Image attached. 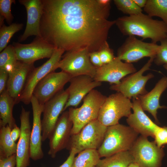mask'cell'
<instances>
[{
	"mask_svg": "<svg viewBox=\"0 0 167 167\" xmlns=\"http://www.w3.org/2000/svg\"><path fill=\"white\" fill-rule=\"evenodd\" d=\"M41 37L66 52L99 51L107 42L115 20L108 19L110 5L98 0H41Z\"/></svg>",
	"mask_w": 167,
	"mask_h": 167,
	"instance_id": "cell-1",
	"label": "cell"
},
{
	"mask_svg": "<svg viewBox=\"0 0 167 167\" xmlns=\"http://www.w3.org/2000/svg\"><path fill=\"white\" fill-rule=\"evenodd\" d=\"M115 20V24L124 36L150 39L152 42L156 44L166 38V24L143 13L120 17Z\"/></svg>",
	"mask_w": 167,
	"mask_h": 167,
	"instance_id": "cell-2",
	"label": "cell"
},
{
	"mask_svg": "<svg viewBox=\"0 0 167 167\" xmlns=\"http://www.w3.org/2000/svg\"><path fill=\"white\" fill-rule=\"evenodd\" d=\"M139 134L129 126L119 123L107 127L103 142L97 150L101 157L129 151Z\"/></svg>",
	"mask_w": 167,
	"mask_h": 167,
	"instance_id": "cell-3",
	"label": "cell"
},
{
	"mask_svg": "<svg viewBox=\"0 0 167 167\" xmlns=\"http://www.w3.org/2000/svg\"><path fill=\"white\" fill-rule=\"evenodd\" d=\"M106 97L94 89L84 98L80 107L68 108L69 118L73 123L71 135L78 133L87 124L98 119L100 109Z\"/></svg>",
	"mask_w": 167,
	"mask_h": 167,
	"instance_id": "cell-4",
	"label": "cell"
},
{
	"mask_svg": "<svg viewBox=\"0 0 167 167\" xmlns=\"http://www.w3.org/2000/svg\"><path fill=\"white\" fill-rule=\"evenodd\" d=\"M107 128L97 119L92 121L79 132L71 135L66 148L76 154L86 150H97L103 142Z\"/></svg>",
	"mask_w": 167,
	"mask_h": 167,
	"instance_id": "cell-5",
	"label": "cell"
},
{
	"mask_svg": "<svg viewBox=\"0 0 167 167\" xmlns=\"http://www.w3.org/2000/svg\"><path fill=\"white\" fill-rule=\"evenodd\" d=\"M132 107L130 99L117 92L107 97L100 109L97 119L107 127L118 124L121 118H127L131 114Z\"/></svg>",
	"mask_w": 167,
	"mask_h": 167,
	"instance_id": "cell-6",
	"label": "cell"
},
{
	"mask_svg": "<svg viewBox=\"0 0 167 167\" xmlns=\"http://www.w3.org/2000/svg\"><path fill=\"white\" fill-rule=\"evenodd\" d=\"M90 53L87 49L66 52L62 57L58 68L71 78L87 75L93 78L96 68L90 61Z\"/></svg>",
	"mask_w": 167,
	"mask_h": 167,
	"instance_id": "cell-7",
	"label": "cell"
},
{
	"mask_svg": "<svg viewBox=\"0 0 167 167\" xmlns=\"http://www.w3.org/2000/svg\"><path fill=\"white\" fill-rule=\"evenodd\" d=\"M154 58H150L147 62L138 71L124 77L118 84L112 85L110 89L123 94L131 99L143 95L148 92L145 86L147 81L154 77L152 73L143 75V73L150 69Z\"/></svg>",
	"mask_w": 167,
	"mask_h": 167,
	"instance_id": "cell-8",
	"label": "cell"
},
{
	"mask_svg": "<svg viewBox=\"0 0 167 167\" xmlns=\"http://www.w3.org/2000/svg\"><path fill=\"white\" fill-rule=\"evenodd\" d=\"M139 167H160L164 155L163 149L148 137H139L129 150Z\"/></svg>",
	"mask_w": 167,
	"mask_h": 167,
	"instance_id": "cell-9",
	"label": "cell"
},
{
	"mask_svg": "<svg viewBox=\"0 0 167 167\" xmlns=\"http://www.w3.org/2000/svg\"><path fill=\"white\" fill-rule=\"evenodd\" d=\"M160 47L152 42H145L135 36H128L118 49L117 57L125 62H137L145 57L154 58Z\"/></svg>",
	"mask_w": 167,
	"mask_h": 167,
	"instance_id": "cell-10",
	"label": "cell"
},
{
	"mask_svg": "<svg viewBox=\"0 0 167 167\" xmlns=\"http://www.w3.org/2000/svg\"><path fill=\"white\" fill-rule=\"evenodd\" d=\"M65 51L56 49L52 57L41 66L34 67L27 77L19 101L26 105L30 103L34 90L39 82L49 73L58 68L59 62Z\"/></svg>",
	"mask_w": 167,
	"mask_h": 167,
	"instance_id": "cell-11",
	"label": "cell"
},
{
	"mask_svg": "<svg viewBox=\"0 0 167 167\" xmlns=\"http://www.w3.org/2000/svg\"><path fill=\"white\" fill-rule=\"evenodd\" d=\"M18 61L29 64H34L38 60L50 58L56 49L41 37H37L30 43L22 44L14 42Z\"/></svg>",
	"mask_w": 167,
	"mask_h": 167,
	"instance_id": "cell-12",
	"label": "cell"
},
{
	"mask_svg": "<svg viewBox=\"0 0 167 167\" xmlns=\"http://www.w3.org/2000/svg\"><path fill=\"white\" fill-rule=\"evenodd\" d=\"M68 98L67 91L63 89L44 104L41 120L42 142L49 139Z\"/></svg>",
	"mask_w": 167,
	"mask_h": 167,
	"instance_id": "cell-13",
	"label": "cell"
},
{
	"mask_svg": "<svg viewBox=\"0 0 167 167\" xmlns=\"http://www.w3.org/2000/svg\"><path fill=\"white\" fill-rule=\"evenodd\" d=\"M71 78L63 71L51 72L39 82L34 90L33 95L40 103L44 104L63 90Z\"/></svg>",
	"mask_w": 167,
	"mask_h": 167,
	"instance_id": "cell-14",
	"label": "cell"
},
{
	"mask_svg": "<svg viewBox=\"0 0 167 167\" xmlns=\"http://www.w3.org/2000/svg\"><path fill=\"white\" fill-rule=\"evenodd\" d=\"M137 71L132 63L123 62L116 56L110 63L96 68L93 79L97 82H107L117 85L125 76Z\"/></svg>",
	"mask_w": 167,
	"mask_h": 167,
	"instance_id": "cell-15",
	"label": "cell"
},
{
	"mask_svg": "<svg viewBox=\"0 0 167 167\" xmlns=\"http://www.w3.org/2000/svg\"><path fill=\"white\" fill-rule=\"evenodd\" d=\"M73 126L68 111L62 112L58 118L50 136L48 154L53 158L57 153L66 148L70 137Z\"/></svg>",
	"mask_w": 167,
	"mask_h": 167,
	"instance_id": "cell-16",
	"label": "cell"
},
{
	"mask_svg": "<svg viewBox=\"0 0 167 167\" xmlns=\"http://www.w3.org/2000/svg\"><path fill=\"white\" fill-rule=\"evenodd\" d=\"M69 82V86L66 89L69 98L63 112L71 107H77L90 92L101 85V82L96 81L93 78L87 75L71 78Z\"/></svg>",
	"mask_w": 167,
	"mask_h": 167,
	"instance_id": "cell-17",
	"label": "cell"
},
{
	"mask_svg": "<svg viewBox=\"0 0 167 167\" xmlns=\"http://www.w3.org/2000/svg\"><path fill=\"white\" fill-rule=\"evenodd\" d=\"M33 113V122L31 131L30 148V158L34 161L43 158L42 148V126L41 115L44 105L40 103L33 95L31 99Z\"/></svg>",
	"mask_w": 167,
	"mask_h": 167,
	"instance_id": "cell-18",
	"label": "cell"
},
{
	"mask_svg": "<svg viewBox=\"0 0 167 167\" xmlns=\"http://www.w3.org/2000/svg\"><path fill=\"white\" fill-rule=\"evenodd\" d=\"M30 113L22 106L20 115L21 134L17 143L15 167H28L29 165L31 131Z\"/></svg>",
	"mask_w": 167,
	"mask_h": 167,
	"instance_id": "cell-19",
	"label": "cell"
},
{
	"mask_svg": "<svg viewBox=\"0 0 167 167\" xmlns=\"http://www.w3.org/2000/svg\"><path fill=\"white\" fill-rule=\"evenodd\" d=\"M34 67V64H29L18 61L9 72L6 90L15 104L20 102L19 97L28 76Z\"/></svg>",
	"mask_w": 167,
	"mask_h": 167,
	"instance_id": "cell-20",
	"label": "cell"
},
{
	"mask_svg": "<svg viewBox=\"0 0 167 167\" xmlns=\"http://www.w3.org/2000/svg\"><path fill=\"white\" fill-rule=\"evenodd\" d=\"M19 2L25 7L27 16L26 28L19 38V41H23L31 36L41 37L40 22L43 12L42 0H19Z\"/></svg>",
	"mask_w": 167,
	"mask_h": 167,
	"instance_id": "cell-21",
	"label": "cell"
},
{
	"mask_svg": "<svg viewBox=\"0 0 167 167\" xmlns=\"http://www.w3.org/2000/svg\"><path fill=\"white\" fill-rule=\"evenodd\" d=\"M132 103L133 113L126 119L129 126L141 135L153 138L154 132L159 126L145 113L137 98L132 99Z\"/></svg>",
	"mask_w": 167,
	"mask_h": 167,
	"instance_id": "cell-22",
	"label": "cell"
},
{
	"mask_svg": "<svg viewBox=\"0 0 167 167\" xmlns=\"http://www.w3.org/2000/svg\"><path fill=\"white\" fill-rule=\"evenodd\" d=\"M167 88V77L164 76L158 82L150 92L136 98L139 100L143 110L150 113L157 123L159 122L157 117V110L166 107L160 105L159 99L162 94Z\"/></svg>",
	"mask_w": 167,
	"mask_h": 167,
	"instance_id": "cell-23",
	"label": "cell"
},
{
	"mask_svg": "<svg viewBox=\"0 0 167 167\" xmlns=\"http://www.w3.org/2000/svg\"><path fill=\"white\" fill-rule=\"evenodd\" d=\"M16 104L6 90L0 96V127L8 125L12 130L17 126L13 115V109Z\"/></svg>",
	"mask_w": 167,
	"mask_h": 167,
	"instance_id": "cell-24",
	"label": "cell"
},
{
	"mask_svg": "<svg viewBox=\"0 0 167 167\" xmlns=\"http://www.w3.org/2000/svg\"><path fill=\"white\" fill-rule=\"evenodd\" d=\"M129 151L120 152L99 160L95 167H127L134 162Z\"/></svg>",
	"mask_w": 167,
	"mask_h": 167,
	"instance_id": "cell-25",
	"label": "cell"
},
{
	"mask_svg": "<svg viewBox=\"0 0 167 167\" xmlns=\"http://www.w3.org/2000/svg\"><path fill=\"white\" fill-rule=\"evenodd\" d=\"M11 130L8 125L0 127V158L8 157L16 153L17 143L11 138Z\"/></svg>",
	"mask_w": 167,
	"mask_h": 167,
	"instance_id": "cell-26",
	"label": "cell"
},
{
	"mask_svg": "<svg viewBox=\"0 0 167 167\" xmlns=\"http://www.w3.org/2000/svg\"><path fill=\"white\" fill-rule=\"evenodd\" d=\"M143 10L152 17L161 18L167 25V0H147Z\"/></svg>",
	"mask_w": 167,
	"mask_h": 167,
	"instance_id": "cell-27",
	"label": "cell"
},
{
	"mask_svg": "<svg viewBox=\"0 0 167 167\" xmlns=\"http://www.w3.org/2000/svg\"><path fill=\"white\" fill-rule=\"evenodd\" d=\"M100 158L97 150H86L75 157L72 167H95Z\"/></svg>",
	"mask_w": 167,
	"mask_h": 167,
	"instance_id": "cell-28",
	"label": "cell"
},
{
	"mask_svg": "<svg viewBox=\"0 0 167 167\" xmlns=\"http://www.w3.org/2000/svg\"><path fill=\"white\" fill-rule=\"evenodd\" d=\"M22 23H13L8 26L3 24L0 29V52H1L7 46L11 38L16 32L23 28Z\"/></svg>",
	"mask_w": 167,
	"mask_h": 167,
	"instance_id": "cell-29",
	"label": "cell"
},
{
	"mask_svg": "<svg viewBox=\"0 0 167 167\" xmlns=\"http://www.w3.org/2000/svg\"><path fill=\"white\" fill-rule=\"evenodd\" d=\"M18 61L14 47L10 45L0 52V69H5L9 72Z\"/></svg>",
	"mask_w": 167,
	"mask_h": 167,
	"instance_id": "cell-30",
	"label": "cell"
},
{
	"mask_svg": "<svg viewBox=\"0 0 167 167\" xmlns=\"http://www.w3.org/2000/svg\"><path fill=\"white\" fill-rule=\"evenodd\" d=\"M113 1L118 10L128 16L142 13V9L137 5L133 0H114Z\"/></svg>",
	"mask_w": 167,
	"mask_h": 167,
	"instance_id": "cell-31",
	"label": "cell"
},
{
	"mask_svg": "<svg viewBox=\"0 0 167 167\" xmlns=\"http://www.w3.org/2000/svg\"><path fill=\"white\" fill-rule=\"evenodd\" d=\"M15 0H0V17L5 19L9 25L12 24L14 17L11 12V6Z\"/></svg>",
	"mask_w": 167,
	"mask_h": 167,
	"instance_id": "cell-32",
	"label": "cell"
},
{
	"mask_svg": "<svg viewBox=\"0 0 167 167\" xmlns=\"http://www.w3.org/2000/svg\"><path fill=\"white\" fill-rule=\"evenodd\" d=\"M160 42L159 49L153 60L154 63L157 66L167 64V39L162 40Z\"/></svg>",
	"mask_w": 167,
	"mask_h": 167,
	"instance_id": "cell-33",
	"label": "cell"
},
{
	"mask_svg": "<svg viewBox=\"0 0 167 167\" xmlns=\"http://www.w3.org/2000/svg\"><path fill=\"white\" fill-rule=\"evenodd\" d=\"M98 52L103 65L110 63L115 57L113 50L110 48L107 42L104 44Z\"/></svg>",
	"mask_w": 167,
	"mask_h": 167,
	"instance_id": "cell-34",
	"label": "cell"
},
{
	"mask_svg": "<svg viewBox=\"0 0 167 167\" xmlns=\"http://www.w3.org/2000/svg\"><path fill=\"white\" fill-rule=\"evenodd\" d=\"M153 138L154 141L159 147L167 144V126H159L154 132Z\"/></svg>",
	"mask_w": 167,
	"mask_h": 167,
	"instance_id": "cell-35",
	"label": "cell"
},
{
	"mask_svg": "<svg viewBox=\"0 0 167 167\" xmlns=\"http://www.w3.org/2000/svg\"><path fill=\"white\" fill-rule=\"evenodd\" d=\"M16 165V153L8 157L0 158V167H15Z\"/></svg>",
	"mask_w": 167,
	"mask_h": 167,
	"instance_id": "cell-36",
	"label": "cell"
},
{
	"mask_svg": "<svg viewBox=\"0 0 167 167\" xmlns=\"http://www.w3.org/2000/svg\"><path fill=\"white\" fill-rule=\"evenodd\" d=\"M9 72L6 70L0 69V94L6 89Z\"/></svg>",
	"mask_w": 167,
	"mask_h": 167,
	"instance_id": "cell-37",
	"label": "cell"
},
{
	"mask_svg": "<svg viewBox=\"0 0 167 167\" xmlns=\"http://www.w3.org/2000/svg\"><path fill=\"white\" fill-rule=\"evenodd\" d=\"M89 57L91 62L96 68L103 65L100 59L98 51L90 53Z\"/></svg>",
	"mask_w": 167,
	"mask_h": 167,
	"instance_id": "cell-38",
	"label": "cell"
},
{
	"mask_svg": "<svg viewBox=\"0 0 167 167\" xmlns=\"http://www.w3.org/2000/svg\"><path fill=\"white\" fill-rule=\"evenodd\" d=\"M76 154L73 151H70V154L67 159L59 167H72Z\"/></svg>",
	"mask_w": 167,
	"mask_h": 167,
	"instance_id": "cell-39",
	"label": "cell"
},
{
	"mask_svg": "<svg viewBox=\"0 0 167 167\" xmlns=\"http://www.w3.org/2000/svg\"><path fill=\"white\" fill-rule=\"evenodd\" d=\"M21 134L20 128L16 126L14 127L11 132V136L13 140L15 142L18 138H19Z\"/></svg>",
	"mask_w": 167,
	"mask_h": 167,
	"instance_id": "cell-40",
	"label": "cell"
},
{
	"mask_svg": "<svg viewBox=\"0 0 167 167\" xmlns=\"http://www.w3.org/2000/svg\"><path fill=\"white\" fill-rule=\"evenodd\" d=\"M136 4L142 9L144 8L147 2V0H133Z\"/></svg>",
	"mask_w": 167,
	"mask_h": 167,
	"instance_id": "cell-41",
	"label": "cell"
},
{
	"mask_svg": "<svg viewBox=\"0 0 167 167\" xmlns=\"http://www.w3.org/2000/svg\"><path fill=\"white\" fill-rule=\"evenodd\" d=\"M127 167H139L138 165L135 162L130 164Z\"/></svg>",
	"mask_w": 167,
	"mask_h": 167,
	"instance_id": "cell-42",
	"label": "cell"
},
{
	"mask_svg": "<svg viewBox=\"0 0 167 167\" xmlns=\"http://www.w3.org/2000/svg\"><path fill=\"white\" fill-rule=\"evenodd\" d=\"M163 66L165 69L167 70V64L163 65Z\"/></svg>",
	"mask_w": 167,
	"mask_h": 167,
	"instance_id": "cell-43",
	"label": "cell"
},
{
	"mask_svg": "<svg viewBox=\"0 0 167 167\" xmlns=\"http://www.w3.org/2000/svg\"><path fill=\"white\" fill-rule=\"evenodd\" d=\"M166 38L167 39V36Z\"/></svg>",
	"mask_w": 167,
	"mask_h": 167,
	"instance_id": "cell-44",
	"label": "cell"
}]
</instances>
